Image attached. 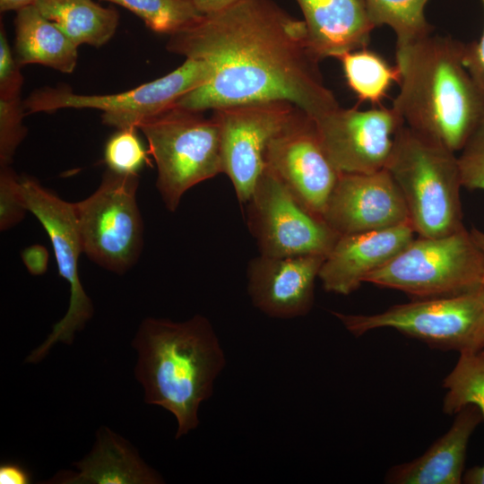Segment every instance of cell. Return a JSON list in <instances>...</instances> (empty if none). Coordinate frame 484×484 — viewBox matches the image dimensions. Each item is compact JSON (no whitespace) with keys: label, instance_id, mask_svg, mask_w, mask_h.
Here are the masks:
<instances>
[{"label":"cell","instance_id":"obj_26","mask_svg":"<svg viewBox=\"0 0 484 484\" xmlns=\"http://www.w3.org/2000/svg\"><path fill=\"white\" fill-rule=\"evenodd\" d=\"M129 10L156 33L171 35L202 18L194 0H104Z\"/></svg>","mask_w":484,"mask_h":484},{"label":"cell","instance_id":"obj_34","mask_svg":"<svg viewBox=\"0 0 484 484\" xmlns=\"http://www.w3.org/2000/svg\"><path fill=\"white\" fill-rule=\"evenodd\" d=\"M31 481L30 472L19 463L4 462L0 465L1 484H29Z\"/></svg>","mask_w":484,"mask_h":484},{"label":"cell","instance_id":"obj_8","mask_svg":"<svg viewBox=\"0 0 484 484\" xmlns=\"http://www.w3.org/2000/svg\"><path fill=\"white\" fill-rule=\"evenodd\" d=\"M139 180L138 174L108 169L98 188L73 203L83 253L117 274L133 268L143 246V221L136 201Z\"/></svg>","mask_w":484,"mask_h":484},{"label":"cell","instance_id":"obj_28","mask_svg":"<svg viewBox=\"0 0 484 484\" xmlns=\"http://www.w3.org/2000/svg\"><path fill=\"white\" fill-rule=\"evenodd\" d=\"M26 112L20 95L0 96V166L10 165L17 147L26 136L22 124Z\"/></svg>","mask_w":484,"mask_h":484},{"label":"cell","instance_id":"obj_37","mask_svg":"<svg viewBox=\"0 0 484 484\" xmlns=\"http://www.w3.org/2000/svg\"><path fill=\"white\" fill-rule=\"evenodd\" d=\"M35 0H0V11L5 13L9 11H19L24 7L34 4Z\"/></svg>","mask_w":484,"mask_h":484},{"label":"cell","instance_id":"obj_33","mask_svg":"<svg viewBox=\"0 0 484 484\" xmlns=\"http://www.w3.org/2000/svg\"><path fill=\"white\" fill-rule=\"evenodd\" d=\"M49 255L42 245H32L22 252V259L29 272L32 275H42L48 270Z\"/></svg>","mask_w":484,"mask_h":484},{"label":"cell","instance_id":"obj_29","mask_svg":"<svg viewBox=\"0 0 484 484\" xmlns=\"http://www.w3.org/2000/svg\"><path fill=\"white\" fill-rule=\"evenodd\" d=\"M462 187L484 190V121L457 156Z\"/></svg>","mask_w":484,"mask_h":484},{"label":"cell","instance_id":"obj_12","mask_svg":"<svg viewBox=\"0 0 484 484\" xmlns=\"http://www.w3.org/2000/svg\"><path fill=\"white\" fill-rule=\"evenodd\" d=\"M264 166L310 212L323 219L341 172L321 142L315 119L299 108L269 141ZM324 220V219H323Z\"/></svg>","mask_w":484,"mask_h":484},{"label":"cell","instance_id":"obj_10","mask_svg":"<svg viewBox=\"0 0 484 484\" xmlns=\"http://www.w3.org/2000/svg\"><path fill=\"white\" fill-rule=\"evenodd\" d=\"M24 204L42 225L53 246L59 275L69 286L65 315L53 325L46 340L26 357V363H39L57 342L71 345L94 313L91 298L80 281L78 262L82 251L74 205L59 198L35 178L19 177Z\"/></svg>","mask_w":484,"mask_h":484},{"label":"cell","instance_id":"obj_6","mask_svg":"<svg viewBox=\"0 0 484 484\" xmlns=\"http://www.w3.org/2000/svg\"><path fill=\"white\" fill-rule=\"evenodd\" d=\"M365 282L418 299L462 295L484 288V255L465 227L445 236H418Z\"/></svg>","mask_w":484,"mask_h":484},{"label":"cell","instance_id":"obj_20","mask_svg":"<svg viewBox=\"0 0 484 484\" xmlns=\"http://www.w3.org/2000/svg\"><path fill=\"white\" fill-rule=\"evenodd\" d=\"M450 429L420 457L393 467L386 480L394 484H460L469 439L484 420L480 410L469 405L456 413Z\"/></svg>","mask_w":484,"mask_h":484},{"label":"cell","instance_id":"obj_17","mask_svg":"<svg viewBox=\"0 0 484 484\" xmlns=\"http://www.w3.org/2000/svg\"><path fill=\"white\" fill-rule=\"evenodd\" d=\"M415 234L408 220L380 230L339 236L318 273L323 288L340 295L352 293L369 273L410 244Z\"/></svg>","mask_w":484,"mask_h":484},{"label":"cell","instance_id":"obj_35","mask_svg":"<svg viewBox=\"0 0 484 484\" xmlns=\"http://www.w3.org/2000/svg\"><path fill=\"white\" fill-rule=\"evenodd\" d=\"M239 1L241 0H194L197 9L203 14L220 11Z\"/></svg>","mask_w":484,"mask_h":484},{"label":"cell","instance_id":"obj_27","mask_svg":"<svg viewBox=\"0 0 484 484\" xmlns=\"http://www.w3.org/2000/svg\"><path fill=\"white\" fill-rule=\"evenodd\" d=\"M147 151L135 127L118 129L106 143L104 160L108 169L125 175H136L147 162Z\"/></svg>","mask_w":484,"mask_h":484},{"label":"cell","instance_id":"obj_32","mask_svg":"<svg viewBox=\"0 0 484 484\" xmlns=\"http://www.w3.org/2000/svg\"><path fill=\"white\" fill-rule=\"evenodd\" d=\"M484 6V0H481ZM463 64L484 89V30L479 40L464 43Z\"/></svg>","mask_w":484,"mask_h":484},{"label":"cell","instance_id":"obj_14","mask_svg":"<svg viewBox=\"0 0 484 484\" xmlns=\"http://www.w3.org/2000/svg\"><path fill=\"white\" fill-rule=\"evenodd\" d=\"M315 121L324 148L341 173L385 169L396 134L404 125L393 107L383 105L368 109L339 106Z\"/></svg>","mask_w":484,"mask_h":484},{"label":"cell","instance_id":"obj_31","mask_svg":"<svg viewBox=\"0 0 484 484\" xmlns=\"http://www.w3.org/2000/svg\"><path fill=\"white\" fill-rule=\"evenodd\" d=\"M23 78L10 48L3 22L0 25V96L20 95Z\"/></svg>","mask_w":484,"mask_h":484},{"label":"cell","instance_id":"obj_13","mask_svg":"<svg viewBox=\"0 0 484 484\" xmlns=\"http://www.w3.org/2000/svg\"><path fill=\"white\" fill-rule=\"evenodd\" d=\"M286 101H258L213 109L220 134L222 173L246 204L264 169V152L272 137L296 110Z\"/></svg>","mask_w":484,"mask_h":484},{"label":"cell","instance_id":"obj_30","mask_svg":"<svg viewBox=\"0 0 484 484\" xmlns=\"http://www.w3.org/2000/svg\"><path fill=\"white\" fill-rule=\"evenodd\" d=\"M19 176L10 165L0 169V229L7 230L22 221L28 212L22 198Z\"/></svg>","mask_w":484,"mask_h":484},{"label":"cell","instance_id":"obj_7","mask_svg":"<svg viewBox=\"0 0 484 484\" xmlns=\"http://www.w3.org/2000/svg\"><path fill=\"white\" fill-rule=\"evenodd\" d=\"M332 314L356 337L386 327L445 350L463 353L484 349V288L417 299L374 315Z\"/></svg>","mask_w":484,"mask_h":484},{"label":"cell","instance_id":"obj_21","mask_svg":"<svg viewBox=\"0 0 484 484\" xmlns=\"http://www.w3.org/2000/svg\"><path fill=\"white\" fill-rule=\"evenodd\" d=\"M15 59L18 65L39 64L65 73L76 67L78 47L32 4L16 12Z\"/></svg>","mask_w":484,"mask_h":484},{"label":"cell","instance_id":"obj_5","mask_svg":"<svg viewBox=\"0 0 484 484\" xmlns=\"http://www.w3.org/2000/svg\"><path fill=\"white\" fill-rule=\"evenodd\" d=\"M154 158L156 187L175 212L186 192L222 173L220 127L212 116L172 106L139 123Z\"/></svg>","mask_w":484,"mask_h":484},{"label":"cell","instance_id":"obj_3","mask_svg":"<svg viewBox=\"0 0 484 484\" xmlns=\"http://www.w3.org/2000/svg\"><path fill=\"white\" fill-rule=\"evenodd\" d=\"M137 354L134 376L144 402L170 412L176 439L199 424V409L214 390L227 359L210 320L194 315L185 321L146 317L131 343Z\"/></svg>","mask_w":484,"mask_h":484},{"label":"cell","instance_id":"obj_4","mask_svg":"<svg viewBox=\"0 0 484 484\" xmlns=\"http://www.w3.org/2000/svg\"><path fill=\"white\" fill-rule=\"evenodd\" d=\"M385 169L400 189L416 235L439 237L464 228L454 151L404 125Z\"/></svg>","mask_w":484,"mask_h":484},{"label":"cell","instance_id":"obj_9","mask_svg":"<svg viewBox=\"0 0 484 484\" xmlns=\"http://www.w3.org/2000/svg\"><path fill=\"white\" fill-rule=\"evenodd\" d=\"M212 73L203 60L186 58L171 73L134 89L110 95L73 93L66 87H44L24 101L26 113L55 112L61 108H94L102 111L103 124L118 129L140 122L176 104L185 94L206 83Z\"/></svg>","mask_w":484,"mask_h":484},{"label":"cell","instance_id":"obj_24","mask_svg":"<svg viewBox=\"0 0 484 484\" xmlns=\"http://www.w3.org/2000/svg\"><path fill=\"white\" fill-rule=\"evenodd\" d=\"M376 27L386 25L396 35V46L408 44L432 33L425 16L428 0H363Z\"/></svg>","mask_w":484,"mask_h":484},{"label":"cell","instance_id":"obj_23","mask_svg":"<svg viewBox=\"0 0 484 484\" xmlns=\"http://www.w3.org/2000/svg\"><path fill=\"white\" fill-rule=\"evenodd\" d=\"M337 59L341 62L344 77L350 89L361 101L382 105L393 82H399L400 73L379 54L366 48L343 53Z\"/></svg>","mask_w":484,"mask_h":484},{"label":"cell","instance_id":"obj_11","mask_svg":"<svg viewBox=\"0 0 484 484\" xmlns=\"http://www.w3.org/2000/svg\"><path fill=\"white\" fill-rule=\"evenodd\" d=\"M246 204L247 227L262 255H326L339 238L265 166Z\"/></svg>","mask_w":484,"mask_h":484},{"label":"cell","instance_id":"obj_2","mask_svg":"<svg viewBox=\"0 0 484 484\" xmlns=\"http://www.w3.org/2000/svg\"><path fill=\"white\" fill-rule=\"evenodd\" d=\"M464 43L428 35L396 46L400 90L393 108L404 125L451 151L484 121V89L463 64Z\"/></svg>","mask_w":484,"mask_h":484},{"label":"cell","instance_id":"obj_15","mask_svg":"<svg viewBox=\"0 0 484 484\" xmlns=\"http://www.w3.org/2000/svg\"><path fill=\"white\" fill-rule=\"evenodd\" d=\"M323 219L338 235L380 230L409 220L399 187L386 169L341 173Z\"/></svg>","mask_w":484,"mask_h":484},{"label":"cell","instance_id":"obj_16","mask_svg":"<svg viewBox=\"0 0 484 484\" xmlns=\"http://www.w3.org/2000/svg\"><path fill=\"white\" fill-rule=\"evenodd\" d=\"M324 258L322 255L254 257L246 269L252 304L272 318L292 319L307 315L314 304L315 281Z\"/></svg>","mask_w":484,"mask_h":484},{"label":"cell","instance_id":"obj_22","mask_svg":"<svg viewBox=\"0 0 484 484\" xmlns=\"http://www.w3.org/2000/svg\"><path fill=\"white\" fill-rule=\"evenodd\" d=\"M40 13L58 27L77 47L99 48L114 36L119 13L92 0H35Z\"/></svg>","mask_w":484,"mask_h":484},{"label":"cell","instance_id":"obj_36","mask_svg":"<svg viewBox=\"0 0 484 484\" xmlns=\"http://www.w3.org/2000/svg\"><path fill=\"white\" fill-rule=\"evenodd\" d=\"M462 480L467 484H484V464L469 469Z\"/></svg>","mask_w":484,"mask_h":484},{"label":"cell","instance_id":"obj_1","mask_svg":"<svg viewBox=\"0 0 484 484\" xmlns=\"http://www.w3.org/2000/svg\"><path fill=\"white\" fill-rule=\"evenodd\" d=\"M166 48L212 69L206 83L176 102L182 108L286 101L315 119L340 106L324 82L304 21L272 0H241L204 14L169 35Z\"/></svg>","mask_w":484,"mask_h":484},{"label":"cell","instance_id":"obj_38","mask_svg":"<svg viewBox=\"0 0 484 484\" xmlns=\"http://www.w3.org/2000/svg\"><path fill=\"white\" fill-rule=\"evenodd\" d=\"M471 233L484 255V232L477 229H471Z\"/></svg>","mask_w":484,"mask_h":484},{"label":"cell","instance_id":"obj_18","mask_svg":"<svg viewBox=\"0 0 484 484\" xmlns=\"http://www.w3.org/2000/svg\"><path fill=\"white\" fill-rule=\"evenodd\" d=\"M308 44L321 61L366 48L375 29L363 0H296Z\"/></svg>","mask_w":484,"mask_h":484},{"label":"cell","instance_id":"obj_25","mask_svg":"<svg viewBox=\"0 0 484 484\" xmlns=\"http://www.w3.org/2000/svg\"><path fill=\"white\" fill-rule=\"evenodd\" d=\"M444 387L447 389L443 405L445 413L454 415L473 405L484 417V349L460 353L456 366L444 381Z\"/></svg>","mask_w":484,"mask_h":484},{"label":"cell","instance_id":"obj_19","mask_svg":"<svg viewBox=\"0 0 484 484\" xmlns=\"http://www.w3.org/2000/svg\"><path fill=\"white\" fill-rule=\"evenodd\" d=\"M45 483L54 484H160L162 476L149 466L137 449L106 426L96 432L91 452Z\"/></svg>","mask_w":484,"mask_h":484}]
</instances>
